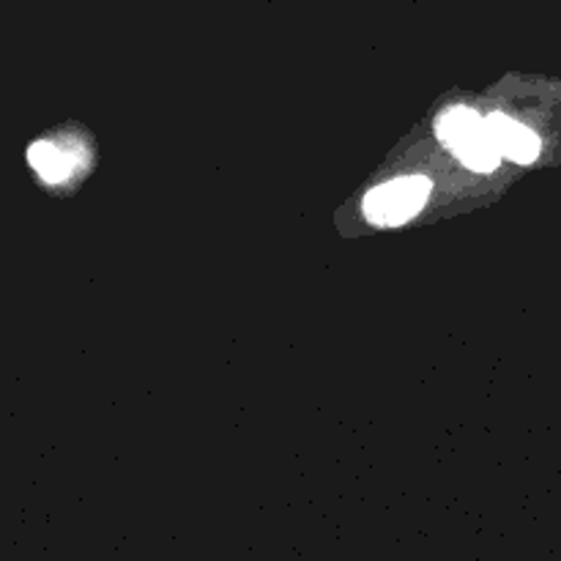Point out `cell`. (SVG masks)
I'll use <instances>...</instances> for the list:
<instances>
[{"mask_svg": "<svg viewBox=\"0 0 561 561\" xmlns=\"http://www.w3.org/2000/svg\"><path fill=\"white\" fill-rule=\"evenodd\" d=\"M453 151L458 153V159L466 164V168L482 170V173H488V170L496 168L504 157L502 148H499L496 142L485 135V129L474 131V135H469L466 140H460Z\"/></svg>", "mask_w": 561, "mask_h": 561, "instance_id": "obj_4", "label": "cell"}, {"mask_svg": "<svg viewBox=\"0 0 561 561\" xmlns=\"http://www.w3.org/2000/svg\"><path fill=\"white\" fill-rule=\"evenodd\" d=\"M480 129H482L480 113H474V110H469V107L447 110V113H444L436 124L438 140H442L449 151H453L460 140H466V137L474 135V131H480Z\"/></svg>", "mask_w": 561, "mask_h": 561, "instance_id": "obj_5", "label": "cell"}, {"mask_svg": "<svg viewBox=\"0 0 561 561\" xmlns=\"http://www.w3.org/2000/svg\"><path fill=\"white\" fill-rule=\"evenodd\" d=\"M27 162L47 184H60L64 179H69L71 168H75L69 153H64L53 142H33L27 151Z\"/></svg>", "mask_w": 561, "mask_h": 561, "instance_id": "obj_3", "label": "cell"}, {"mask_svg": "<svg viewBox=\"0 0 561 561\" xmlns=\"http://www.w3.org/2000/svg\"><path fill=\"white\" fill-rule=\"evenodd\" d=\"M433 184L422 175L383 184L365 197V217L376 225H403L420 214Z\"/></svg>", "mask_w": 561, "mask_h": 561, "instance_id": "obj_1", "label": "cell"}, {"mask_svg": "<svg viewBox=\"0 0 561 561\" xmlns=\"http://www.w3.org/2000/svg\"><path fill=\"white\" fill-rule=\"evenodd\" d=\"M482 129H485V135L502 148L504 157H510L513 162L529 164L540 157V137L531 129H526L524 124L510 118V115H488V118H482Z\"/></svg>", "mask_w": 561, "mask_h": 561, "instance_id": "obj_2", "label": "cell"}]
</instances>
